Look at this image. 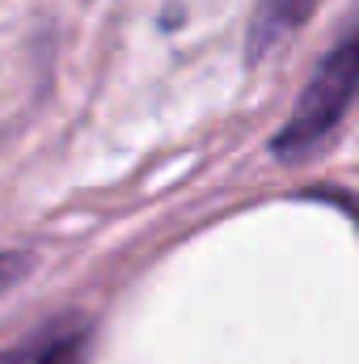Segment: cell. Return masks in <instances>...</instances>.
<instances>
[{"label": "cell", "instance_id": "4", "mask_svg": "<svg viewBox=\"0 0 359 364\" xmlns=\"http://www.w3.org/2000/svg\"><path fill=\"white\" fill-rule=\"evenodd\" d=\"M26 272H30V259H26V255H0V296H4Z\"/></svg>", "mask_w": 359, "mask_h": 364}, {"label": "cell", "instance_id": "1", "mask_svg": "<svg viewBox=\"0 0 359 364\" xmlns=\"http://www.w3.org/2000/svg\"><path fill=\"white\" fill-rule=\"evenodd\" d=\"M355 93H359V13L347 21L338 43L321 55L317 73L300 90L296 110L287 114L283 132L275 136V157L279 161H296L309 149H317L334 132V123L351 110Z\"/></svg>", "mask_w": 359, "mask_h": 364}, {"label": "cell", "instance_id": "3", "mask_svg": "<svg viewBox=\"0 0 359 364\" xmlns=\"http://www.w3.org/2000/svg\"><path fill=\"white\" fill-rule=\"evenodd\" d=\"M85 348H89V335L85 331H64L55 339H47L30 364H85Z\"/></svg>", "mask_w": 359, "mask_h": 364}, {"label": "cell", "instance_id": "5", "mask_svg": "<svg viewBox=\"0 0 359 364\" xmlns=\"http://www.w3.org/2000/svg\"><path fill=\"white\" fill-rule=\"evenodd\" d=\"M0 364H21V356L17 352H0Z\"/></svg>", "mask_w": 359, "mask_h": 364}, {"label": "cell", "instance_id": "2", "mask_svg": "<svg viewBox=\"0 0 359 364\" xmlns=\"http://www.w3.org/2000/svg\"><path fill=\"white\" fill-rule=\"evenodd\" d=\"M317 4L321 0H258L250 17V60H263L283 38H292L317 13Z\"/></svg>", "mask_w": 359, "mask_h": 364}]
</instances>
